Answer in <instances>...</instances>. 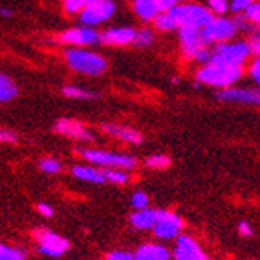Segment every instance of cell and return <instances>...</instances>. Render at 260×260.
Here are the masks:
<instances>
[{"label": "cell", "mask_w": 260, "mask_h": 260, "mask_svg": "<svg viewBox=\"0 0 260 260\" xmlns=\"http://www.w3.org/2000/svg\"><path fill=\"white\" fill-rule=\"evenodd\" d=\"M78 153L87 162L102 165V167H106V169L129 170V169H134L137 164V159L131 154H117V153H109L105 150H87V148H80Z\"/></svg>", "instance_id": "cell-4"}, {"label": "cell", "mask_w": 260, "mask_h": 260, "mask_svg": "<svg viewBox=\"0 0 260 260\" xmlns=\"http://www.w3.org/2000/svg\"><path fill=\"white\" fill-rule=\"evenodd\" d=\"M246 44H248L249 53L258 56V53H260V39H258V35H252V36L246 41Z\"/></svg>", "instance_id": "cell-35"}, {"label": "cell", "mask_w": 260, "mask_h": 260, "mask_svg": "<svg viewBox=\"0 0 260 260\" xmlns=\"http://www.w3.org/2000/svg\"><path fill=\"white\" fill-rule=\"evenodd\" d=\"M184 228V221L179 215L173 214L170 210H159L157 220L153 224L151 231L160 240H172L176 239Z\"/></svg>", "instance_id": "cell-7"}, {"label": "cell", "mask_w": 260, "mask_h": 260, "mask_svg": "<svg viewBox=\"0 0 260 260\" xmlns=\"http://www.w3.org/2000/svg\"><path fill=\"white\" fill-rule=\"evenodd\" d=\"M0 14H2L4 17H11V11L8 8H0Z\"/></svg>", "instance_id": "cell-42"}, {"label": "cell", "mask_w": 260, "mask_h": 260, "mask_svg": "<svg viewBox=\"0 0 260 260\" xmlns=\"http://www.w3.org/2000/svg\"><path fill=\"white\" fill-rule=\"evenodd\" d=\"M17 136L13 131L8 129H0V142H16Z\"/></svg>", "instance_id": "cell-41"}, {"label": "cell", "mask_w": 260, "mask_h": 260, "mask_svg": "<svg viewBox=\"0 0 260 260\" xmlns=\"http://www.w3.org/2000/svg\"><path fill=\"white\" fill-rule=\"evenodd\" d=\"M72 175L81 181L92 182V184H105V175L103 170H99L95 167H86V165H75L72 167Z\"/></svg>", "instance_id": "cell-19"}, {"label": "cell", "mask_w": 260, "mask_h": 260, "mask_svg": "<svg viewBox=\"0 0 260 260\" xmlns=\"http://www.w3.org/2000/svg\"><path fill=\"white\" fill-rule=\"evenodd\" d=\"M106 260H136L134 254L126 252V251H112L108 254Z\"/></svg>", "instance_id": "cell-34"}, {"label": "cell", "mask_w": 260, "mask_h": 260, "mask_svg": "<svg viewBox=\"0 0 260 260\" xmlns=\"http://www.w3.org/2000/svg\"><path fill=\"white\" fill-rule=\"evenodd\" d=\"M154 23H156V28L164 30V31H170V30H176V23L175 20L170 17V14L165 11V13H159L154 17Z\"/></svg>", "instance_id": "cell-25"}, {"label": "cell", "mask_w": 260, "mask_h": 260, "mask_svg": "<svg viewBox=\"0 0 260 260\" xmlns=\"http://www.w3.org/2000/svg\"><path fill=\"white\" fill-rule=\"evenodd\" d=\"M134 258L136 260H170L172 252L162 245L145 243L137 248V251L134 252Z\"/></svg>", "instance_id": "cell-16"}, {"label": "cell", "mask_w": 260, "mask_h": 260, "mask_svg": "<svg viewBox=\"0 0 260 260\" xmlns=\"http://www.w3.org/2000/svg\"><path fill=\"white\" fill-rule=\"evenodd\" d=\"M69 67L78 74L89 75V77H99L106 72V59L97 53L83 50V49H69L64 53Z\"/></svg>", "instance_id": "cell-2"}, {"label": "cell", "mask_w": 260, "mask_h": 260, "mask_svg": "<svg viewBox=\"0 0 260 260\" xmlns=\"http://www.w3.org/2000/svg\"><path fill=\"white\" fill-rule=\"evenodd\" d=\"M147 167L150 169H156V170H164L170 165V159L165 154H153L147 159Z\"/></svg>", "instance_id": "cell-29"}, {"label": "cell", "mask_w": 260, "mask_h": 260, "mask_svg": "<svg viewBox=\"0 0 260 260\" xmlns=\"http://www.w3.org/2000/svg\"><path fill=\"white\" fill-rule=\"evenodd\" d=\"M103 175H105L106 182H112L117 185H123L129 181L128 173L120 169H106V170H103Z\"/></svg>", "instance_id": "cell-24"}, {"label": "cell", "mask_w": 260, "mask_h": 260, "mask_svg": "<svg viewBox=\"0 0 260 260\" xmlns=\"http://www.w3.org/2000/svg\"><path fill=\"white\" fill-rule=\"evenodd\" d=\"M237 229H239V234L242 235V237H252V234H254L252 226L248 221H240Z\"/></svg>", "instance_id": "cell-40"}, {"label": "cell", "mask_w": 260, "mask_h": 260, "mask_svg": "<svg viewBox=\"0 0 260 260\" xmlns=\"http://www.w3.org/2000/svg\"><path fill=\"white\" fill-rule=\"evenodd\" d=\"M170 17L175 20L176 27H192L203 30L207 23L212 20L214 14H212L207 8L197 5V4H179L167 11Z\"/></svg>", "instance_id": "cell-3"}, {"label": "cell", "mask_w": 260, "mask_h": 260, "mask_svg": "<svg viewBox=\"0 0 260 260\" xmlns=\"http://www.w3.org/2000/svg\"><path fill=\"white\" fill-rule=\"evenodd\" d=\"M25 258H27V252L22 248L0 243V260H25Z\"/></svg>", "instance_id": "cell-23"}, {"label": "cell", "mask_w": 260, "mask_h": 260, "mask_svg": "<svg viewBox=\"0 0 260 260\" xmlns=\"http://www.w3.org/2000/svg\"><path fill=\"white\" fill-rule=\"evenodd\" d=\"M153 39H154V35H153L151 30L142 28V30L136 31V36H134L133 44L137 45V47H148V45H151Z\"/></svg>", "instance_id": "cell-28"}, {"label": "cell", "mask_w": 260, "mask_h": 260, "mask_svg": "<svg viewBox=\"0 0 260 260\" xmlns=\"http://www.w3.org/2000/svg\"><path fill=\"white\" fill-rule=\"evenodd\" d=\"M175 260H210L209 255L201 249V246L190 237V235H178L176 245L172 252Z\"/></svg>", "instance_id": "cell-11"}, {"label": "cell", "mask_w": 260, "mask_h": 260, "mask_svg": "<svg viewBox=\"0 0 260 260\" xmlns=\"http://www.w3.org/2000/svg\"><path fill=\"white\" fill-rule=\"evenodd\" d=\"M252 2H255V0H232V4H231V8L234 13H242L245 11Z\"/></svg>", "instance_id": "cell-37"}, {"label": "cell", "mask_w": 260, "mask_h": 260, "mask_svg": "<svg viewBox=\"0 0 260 260\" xmlns=\"http://www.w3.org/2000/svg\"><path fill=\"white\" fill-rule=\"evenodd\" d=\"M62 95L67 99H77V100H93L97 99V93L92 90H86L78 86H66L62 87Z\"/></svg>", "instance_id": "cell-22"}, {"label": "cell", "mask_w": 260, "mask_h": 260, "mask_svg": "<svg viewBox=\"0 0 260 260\" xmlns=\"http://www.w3.org/2000/svg\"><path fill=\"white\" fill-rule=\"evenodd\" d=\"M212 53L234 66H243L251 55L249 49H248V44L245 41H237V42L226 41V42L215 44L214 52Z\"/></svg>", "instance_id": "cell-9"}, {"label": "cell", "mask_w": 260, "mask_h": 260, "mask_svg": "<svg viewBox=\"0 0 260 260\" xmlns=\"http://www.w3.org/2000/svg\"><path fill=\"white\" fill-rule=\"evenodd\" d=\"M115 13L114 0H93L81 13L80 19L86 27H95L99 23L109 20Z\"/></svg>", "instance_id": "cell-8"}, {"label": "cell", "mask_w": 260, "mask_h": 260, "mask_svg": "<svg viewBox=\"0 0 260 260\" xmlns=\"http://www.w3.org/2000/svg\"><path fill=\"white\" fill-rule=\"evenodd\" d=\"M92 2L93 0H62V7L69 14H77L81 13Z\"/></svg>", "instance_id": "cell-27"}, {"label": "cell", "mask_w": 260, "mask_h": 260, "mask_svg": "<svg viewBox=\"0 0 260 260\" xmlns=\"http://www.w3.org/2000/svg\"><path fill=\"white\" fill-rule=\"evenodd\" d=\"M179 38L182 45V53L187 59H195V56L203 50L207 49V42L203 38V33L200 28L192 27H182L179 28Z\"/></svg>", "instance_id": "cell-10"}, {"label": "cell", "mask_w": 260, "mask_h": 260, "mask_svg": "<svg viewBox=\"0 0 260 260\" xmlns=\"http://www.w3.org/2000/svg\"><path fill=\"white\" fill-rule=\"evenodd\" d=\"M229 5L226 0H209V11L215 14H224L228 11Z\"/></svg>", "instance_id": "cell-32"}, {"label": "cell", "mask_w": 260, "mask_h": 260, "mask_svg": "<svg viewBox=\"0 0 260 260\" xmlns=\"http://www.w3.org/2000/svg\"><path fill=\"white\" fill-rule=\"evenodd\" d=\"M242 77V66H234L226 62L224 59L215 56L214 53L204 62V66L198 70V81L215 86V87H229Z\"/></svg>", "instance_id": "cell-1"}, {"label": "cell", "mask_w": 260, "mask_h": 260, "mask_svg": "<svg viewBox=\"0 0 260 260\" xmlns=\"http://www.w3.org/2000/svg\"><path fill=\"white\" fill-rule=\"evenodd\" d=\"M157 214H159V209H150V207L140 209V210L133 212L129 215V223L134 229H139V231L151 229L157 220Z\"/></svg>", "instance_id": "cell-18"}, {"label": "cell", "mask_w": 260, "mask_h": 260, "mask_svg": "<svg viewBox=\"0 0 260 260\" xmlns=\"http://www.w3.org/2000/svg\"><path fill=\"white\" fill-rule=\"evenodd\" d=\"M131 204H133V207L136 209V210H140V209H145V207H148V204H150V198H148V195L145 193V192H136L134 195H133V198H131Z\"/></svg>", "instance_id": "cell-30"}, {"label": "cell", "mask_w": 260, "mask_h": 260, "mask_svg": "<svg viewBox=\"0 0 260 260\" xmlns=\"http://www.w3.org/2000/svg\"><path fill=\"white\" fill-rule=\"evenodd\" d=\"M133 5L136 14L144 20H151L159 14L156 0H133Z\"/></svg>", "instance_id": "cell-20"}, {"label": "cell", "mask_w": 260, "mask_h": 260, "mask_svg": "<svg viewBox=\"0 0 260 260\" xmlns=\"http://www.w3.org/2000/svg\"><path fill=\"white\" fill-rule=\"evenodd\" d=\"M249 22H252V23H257L260 22V5L257 4V2H252L246 10H245V14H243Z\"/></svg>", "instance_id": "cell-31"}, {"label": "cell", "mask_w": 260, "mask_h": 260, "mask_svg": "<svg viewBox=\"0 0 260 260\" xmlns=\"http://www.w3.org/2000/svg\"><path fill=\"white\" fill-rule=\"evenodd\" d=\"M248 72H249V77H251L255 83H258V80H260V61H258V59H254V61L251 62V66H249V69H248Z\"/></svg>", "instance_id": "cell-39"}, {"label": "cell", "mask_w": 260, "mask_h": 260, "mask_svg": "<svg viewBox=\"0 0 260 260\" xmlns=\"http://www.w3.org/2000/svg\"><path fill=\"white\" fill-rule=\"evenodd\" d=\"M103 131L109 136H114L117 139H120L123 142H128V144H133V145H139L142 144V134L133 128H128V126H120V125H114V123H105L102 125Z\"/></svg>", "instance_id": "cell-17"}, {"label": "cell", "mask_w": 260, "mask_h": 260, "mask_svg": "<svg viewBox=\"0 0 260 260\" xmlns=\"http://www.w3.org/2000/svg\"><path fill=\"white\" fill-rule=\"evenodd\" d=\"M181 2H182V0H156L157 8H159V13L169 11V10H172L173 7L179 5Z\"/></svg>", "instance_id": "cell-36"}, {"label": "cell", "mask_w": 260, "mask_h": 260, "mask_svg": "<svg viewBox=\"0 0 260 260\" xmlns=\"http://www.w3.org/2000/svg\"><path fill=\"white\" fill-rule=\"evenodd\" d=\"M221 102L232 103H245V105H257L260 100V93L257 89H245V87H224L217 93Z\"/></svg>", "instance_id": "cell-12"}, {"label": "cell", "mask_w": 260, "mask_h": 260, "mask_svg": "<svg viewBox=\"0 0 260 260\" xmlns=\"http://www.w3.org/2000/svg\"><path fill=\"white\" fill-rule=\"evenodd\" d=\"M136 30L131 27H115L108 28L102 35H99V41L106 45H126L134 41Z\"/></svg>", "instance_id": "cell-15"}, {"label": "cell", "mask_w": 260, "mask_h": 260, "mask_svg": "<svg viewBox=\"0 0 260 260\" xmlns=\"http://www.w3.org/2000/svg\"><path fill=\"white\" fill-rule=\"evenodd\" d=\"M36 209H38L39 214H41L42 217H45V218H52V217L55 215L53 207H52L50 204H47V203H39V204L36 206Z\"/></svg>", "instance_id": "cell-38"}, {"label": "cell", "mask_w": 260, "mask_h": 260, "mask_svg": "<svg viewBox=\"0 0 260 260\" xmlns=\"http://www.w3.org/2000/svg\"><path fill=\"white\" fill-rule=\"evenodd\" d=\"M16 95H17V87L14 81L5 74H0V102L7 103L13 100Z\"/></svg>", "instance_id": "cell-21"}, {"label": "cell", "mask_w": 260, "mask_h": 260, "mask_svg": "<svg viewBox=\"0 0 260 260\" xmlns=\"http://www.w3.org/2000/svg\"><path fill=\"white\" fill-rule=\"evenodd\" d=\"M33 239L38 245V251L47 257H61L70 249V242L50 229H36Z\"/></svg>", "instance_id": "cell-5"}, {"label": "cell", "mask_w": 260, "mask_h": 260, "mask_svg": "<svg viewBox=\"0 0 260 260\" xmlns=\"http://www.w3.org/2000/svg\"><path fill=\"white\" fill-rule=\"evenodd\" d=\"M39 169L44 173H49V175H56L61 172V162L55 157H44L39 160Z\"/></svg>", "instance_id": "cell-26"}, {"label": "cell", "mask_w": 260, "mask_h": 260, "mask_svg": "<svg viewBox=\"0 0 260 260\" xmlns=\"http://www.w3.org/2000/svg\"><path fill=\"white\" fill-rule=\"evenodd\" d=\"M55 129L62 134V136H67L70 139H75V140H83V142H90L93 140V136L92 133L84 128L83 123L77 122V120H70V119H61L56 122L55 125Z\"/></svg>", "instance_id": "cell-14"}, {"label": "cell", "mask_w": 260, "mask_h": 260, "mask_svg": "<svg viewBox=\"0 0 260 260\" xmlns=\"http://www.w3.org/2000/svg\"><path fill=\"white\" fill-rule=\"evenodd\" d=\"M201 33L207 44H220L231 41L237 35V27H235L232 19L212 17V20L201 30Z\"/></svg>", "instance_id": "cell-6"}, {"label": "cell", "mask_w": 260, "mask_h": 260, "mask_svg": "<svg viewBox=\"0 0 260 260\" xmlns=\"http://www.w3.org/2000/svg\"><path fill=\"white\" fill-rule=\"evenodd\" d=\"M234 23H235V27H237V30H246V31H251V30H254L257 25L255 23H252V22H249L243 14H240L239 13V16L234 19Z\"/></svg>", "instance_id": "cell-33"}, {"label": "cell", "mask_w": 260, "mask_h": 260, "mask_svg": "<svg viewBox=\"0 0 260 260\" xmlns=\"http://www.w3.org/2000/svg\"><path fill=\"white\" fill-rule=\"evenodd\" d=\"M59 41L75 47H83V45L95 44L99 41V33L92 27H77V28L66 30L59 36Z\"/></svg>", "instance_id": "cell-13"}]
</instances>
